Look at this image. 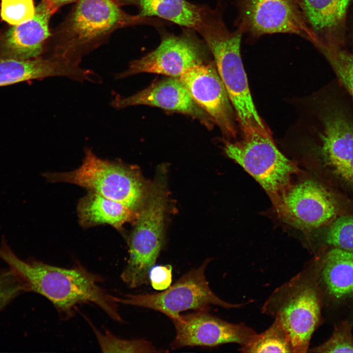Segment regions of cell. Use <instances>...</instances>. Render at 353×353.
I'll use <instances>...</instances> for the list:
<instances>
[{"label": "cell", "mask_w": 353, "mask_h": 353, "mask_svg": "<svg viewBox=\"0 0 353 353\" xmlns=\"http://www.w3.org/2000/svg\"><path fill=\"white\" fill-rule=\"evenodd\" d=\"M287 136L305 146L326 169L328 188L353 202V101L335 79L302 99Z\"/></svg>", "instance_id": "obj_1"}, {"label": "cell", "mask_w": 353, "mask_h": 353, "mask_svg": "<svg viewBox=\"0 0 353 353\" xmlns=\"http://www.w3.org/2000/svg\"><path fill=\"white\" fill-rule=\"evenodd\" d=\"M0 258L23 282L26 292L49 300L63 319L71 318L77 305L91 303L114 321L123 322L118 303L103 288V278L78 265L66 268L34 259L23 260L13 251L4 235L0 244Z\"/></svg>", "instance_id": "obj_2"}, {"label": "cell", "mask_w": 353, "mask_h": 353, "mask_svg": "<svg viewBox=\"0 0 353 353\" xmlns=\"http://www.w3.org/2000/svg\"><path fill=\"white\" fill-rule=\"evenodd\" d=\"M196 31L214 57L242 134L267 128L257 112L250 91L241 55V29L237 27L229 30L223 20L220 8L206 7Z\"/></svg>", "instance_id": "obj_3"}, {"label": "cell", "mask_w": 353, "mask_h": 353, "mask_svg": "<svg viewBox=\"0 0 353 353\" xmlns=\"http://www.w3.org/2000/svg\"><path fill=\"white\" fill-rule=\"evenodd\" d=\"M50 182L74 184L125 205L138 213L149 191L145 181L133 167L98 157L86 149L81 165L70 172L46 173Z\"/></svg>", "instance_id": "obj_4"}, {"label": "cell", "mask_w": 353, "mask_h": 353, "mask_svg": "<svg viewBox=\"0 0 353 353\" xmlns=\"http://www.w3.org/2000/svg\"><path fill=\"white\" fill-rule=\"evenodd\" d=\"M322 300L312 270L301 272L278 287L262 307L289 332L293 353H305L321 319Z\"/></svg>", "instance_id": "obj_5"}, {"label": "cell", "mask_w": 353, "mask_h": 353, "mask_svg": "<svg viewBox=\"0 0 353 353\" xmlns=\"http://www.w3.org/2000/svg\"><path fill=\"white\" fill-rule=\"evenodd\" d=\"M224 151L259 183L276 209L282 195L292 184V176L300 170L278 150L270 130L242 134L239 139H226Z\"/></svg>", "instance_id": "obj_6"}, {"label": "cell", "mask_w": 353, "mask_h": 353, "mask_svg": "<svg viewBox=\"0 0 353 353\" xmlns=\"http://www.w3.org/2000/svg\"><path fill=\"white\" fill-rule=\"evenodd\" d=\"M165 194L161 181L153 185L127 240L129 257L121 278L129 288L148 284L150 271L155 265L161 250Z\"/></svg>", "instance_id": "obj_7"}, {"label": "cell", "mask_w": 353, "mask_h": 353, "mask_svg": "<svg viewBox=\"0 0 353 353\" xmlns=\"http://www.w3.org/2000/svg\"><path fill=\"white\" fill-rule=\"evenodd\" d=\"M206 260L201 265L188 272L174 284L161 292L148 294H126L115 296L118 303L152 309L167 315L172 320L180 317V312L189 309L208 310L211 305L227 309L239 308L218 297L211 289L205 271L209 264Z\"/></svg>", "instance_id": "obj_8"}, {"label": "cell", "mask_w": 353, "mask_h": 353, "mask_svg": "<svg viewBox=\"0 0 353 353\" xmlns=\"http://www.w3.org/2000/svg\"><path fill=\"white\" fill-rule=\"evenodd\" d=\"M338 195L314 179L292 184L282 195L276 209L278 215L295 227L311 231L328 225L344 215Z\"/></svg>", "instance_id": "obj_9"}, {"label": "cell", "mask_w": 353, "mask_h": 353, "mask_svg": "<svg viewBox=\"0 0 353 353\" xmlns=\"http://www.w3.org/2000/svg\"><path fill=\"white\" fill-rule=\"evenodd\" d=\"M238 27L252 39L265 34H296L313 44L316 38L297 0H236Z\"/></svg>", "instance_id": "obj_10"}, {"label": "cell", "mask_w": 353, "mask_h": 353, "mask_svg": "<svg viewBox=\"0 0 353 353\" xmlns=\"http://www.w3.org/2000/svg\"><path fill=\"white\" fill-rule=\"evenodd\" d=\"M188 28L181 34H168L159 45L141 58L133 60L117 79L148 73L179 78L189 69L206 63L207 46Z\"/></svg>", "instance_id": "obj_11"}, {"label": "cell", "mask_w": 353, "mask_h": 353, "mask_svg": "<svg viewBox=\"0 0 353 353\" xmlns=\"http://www.w3.org/2000/svg\"><path fill=\"white\" fill-rule=\"evenodd\" d=\"M138 24L158 25L160 22L150 17L126 14L116 0H80L67 27L70 43L59 57L73 62L72 53L77 47L91 42L115 27Z\"/></svg>", "instance_id": "obj_12"}, {"label": "cell", "mask_w": 353, "mask_h": 353, "mask_svg": "<svg viewBox=\"0 0 353 353\" xmlns=\"http://www.w3.org/2000/svg\"><path fill=\"white\" fill-rule=\"evenodd\" d=\"M178 78L195 102L218 126L226 139H236V114L215 63L194 66Z\"/></svg>", "instance_id": "obj_13"}, {"label": "cell", "mask_w": 353, "mask_h": 353, "mask_svg": "<svg viewBox=\"0 0 353 353\" xmlns=\"http://www.w3.org/2000/svg\"><path fill=\"white\" fill-rule=\"evenodd\" d=\"M172 321L176 331L171 344L174 349L187 346L214 347L228 343L242 346L256 333L243 323L228 322L210 314L208 310L180 315L179 319Z\"/></svg>", "instance_id": "obj_14"}, {"label": "cell", "mask_w": 353, "mask_h": 353, "mask_svg": "<svg viewBox=\"0 0 353 353\" xmlns=\"http://www.w3.org/2000/svg\"><path fill=\"white\" fill-rule=\"evenodd\" d=\"M111 104L118 109L139 105L155 106L190 116L208 128H211L214 124L210 117L195 102L179 78L176 77L162 79L131 96L116 98Z\"/></svg>", "instance_id": "obj_15"}, {"label": "cell", "mask_w": 353, "mask_h": 353, "mask_svg": "<svg viewBox=\"0 0 353 353\" xmlns=\"http://www.w3.org/2000/svg\"><path fill=\"white\" fill-rule=\"evenodd\" d=\"M56 11L46 0L35 7L30 20L14 25L0 37V59L20 60L40 57L50 36L49 22Z\"/></svg>", "instance_id": "obj_16"}, {"label": "cell", "mask_w": 353, "mask_h": 353, "mask_svg": "<svg viewBox=\"0 0 353 353\" xmlns=\"http://www.w3.org/2000/svg\"><path fill=\"white\" fill-rule=\"evenodd\" d=\"M314 34L313 45L346 47L347 22L353 0H297Z\"/></svg>", "instance_id": "obj_17"}, {"label": "cell", "mask_w": 353, "mask_h": 353, "mask_svg": "<svg viewBox=\"0 0 353 353\" xmlns=\"http://www.w3.org/2000/svg\"><path fill=\"white\" fill-rule=\"evenodd\" d=\"M323 301L343 304L353 301V252L330 248L311 268Z\"/></svg>", "instance_id": "obj_18"}, {"label": "cell", "mask_w": 353, "mask_h": 353, "mask_svg": "<svg viewBox=\"0 0 353 353\" xmlns=\"http://www.w3.org/2000/svg\"><path fill=\"white\" fill-rule=\"evenodd\" d=\"M52 76H64L82 82L90 72L67 60L54 56L20 60L0 59V87Z\"/></svg>", "instance_id": "obj_19"}, {"label": "cell", "mask_w": 353, "mask_h": 353, "mask_svg": "<svg viewBox=\"0 0 353 353\" xmlns=\"http://www.w3.org/2000/svg\"><path fill=\"white\" fill-rule=\"evenodd\" d=\"M77 211L84 227L106 224L120 229L138 215L120 202L92 192L79 200Z\"/></svg>", "instance_id": "obj_20"}, {"label": "cell", "mask_w": 353, "mask_h": 353, "mask_svg": "<svg viewBox=\"0 0 353 353\" xmlns=\"http://www.w3.org/2000/svg\"><path fill=\"white\" fill-rule=\"evenodd\" d=\"M133 0L140 16H156L195 31L202 22L205 7L186 0Z\"/></svg>", "instance_id": "obj_21"}, {"label": "cell", "mask_w": 353, "mask_h": 353, "mask_svg": "<svg viewBox=\"0 0 353 353\" xmlns=\"http://www.w3.org/2000/svg\"><path fill=\"white\" fill-rule=\"evenodd\" d=\"M239 350L243 353H293L289 332L277 317L267 330L256 333Z\"/></svg>", "instance_id": "obj_22"}, {"label": "cell", "mask_w": 353, "mask_h": 353, "mask_svg": "<svg viewBox=\"0 0 353 353\" xmlns=\"http://www.w3.org/2000/svg\"><path fill=\"white\" fill-rule=\"evenodd\" d=\"M324 57L336 79L353 101V52L346 47H315Z\"/></svg>", "instance_id": "obj_23"}, {"label": "cell", "mask_w": 353, "mask_h": 353, "mask_svg": "<svg viewBox=\"0 0 353 353\" xmlns=\"http://www.w3.org/2000/svg\"><path fill=\"white\" fill-rule=\"evenodd\" d=\"M101 351L103 353H158L151 342L144 339L127 340L110 331L101 332L91 325Z\"/></svg>", "instance_id": "obj_24"}, {"label": "cell", "mask_w": 353, "mask_h": 353, "mask_svg": "<svg viewBox=\"0 0 353 353\" xmlns=\"http://www.w3.org/2000/svg\"><path fill=\"white\" fill-rule=\"evenodd\" d=\"M324 241L330 248L353 252V215L344 214L329 225Z\"/></svg>", "instance_id": "obj_25"}, {"label": "cell", "mask_w": 353, "mask_h": 353, "mask_svg": "<svg viewBox=\"0 0 353 353\" xmlns=\"http://www.w3.org/2000/svg\"><path fill=\"white\" fill-rule=\"evenodd\" d=\"M352 327V323L348 320L340 322L328 340L311 349L309 352L353 353Z\"/></svg>", "instance_id": "obj_26"}, {"label": "cell", "mask_w": 353, "mask_h": 353, "mask_svg": "<svg viewBox=\"0 0 353 353\" xmlns=\"http://www.w3.org/2000/svg\"><path fill=\"white\" fill-rule=\"evenodd\" d=\"M35 11L33 0H1V17L13 25L31 20Z\"/></svg>", "instance_id": "obj_27"}, {"label": "cell", "mask_w": 353, "mask_h": 353, "mask_svg": "<svg viewBox=\"0 0 353 353\" xmlns=\"http://www.w3.org/2000/svg\"><path fill=\"white\" fill-rule=\"evenodd\" d=\"M19 276L11 269L0 268V312L19 295L25 292Z\"/></svg>", "instance_id": "obj_28"}, {"label": "cell", "mask_w": 353, "mask_h": 353, "mask_svg": "<svg viewBox=\"0 0 353 353\" xmlns=\"http://www.w3.org/2000/svg\"><path fill=\"white\" fill-rule=\"evenodd\" d=\"M149 278L154 289L163 291L172 283V266L169 264L154 266L150 271Z\"/></svg>", "instance_id": "obj_29"}, {"label": "cell", "mask_w": 353, "mask_h": 353, "mask_svg": "<svg viewBox=\"0 0 353 353\" xmlns=\"http://www.w3.org/2000/svg\"><path fill=\"white\" fill-rule=\"evenodd\" d=\"M349 43L353 52V6L351 8L348 18L346 44Z\"/></svg>", "instance_id": "obj_30"}, {"label": "cell", "mask_w": 353, "mask_h": 353, "mask_svg": "<svg viewBox=\"0 0 353 353\" xmlns=\"http://www.w3.org/2000/svg\"><path fill=\"white\" fill-rule=\"evenodd\" d=\"M55 10L66 4L72 2L76 0H46Z\"/></svg>", "instance_id": "obj_31"}]
</instances>
